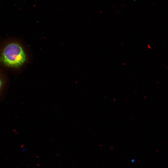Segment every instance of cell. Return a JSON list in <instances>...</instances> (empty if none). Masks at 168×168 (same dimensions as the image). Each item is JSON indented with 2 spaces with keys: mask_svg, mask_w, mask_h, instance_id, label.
<instances>
[{
  "mask_svg": "<svg viewBox=\"0 0 168 168\" xmlns=\"http://www.w3.org/2000/svg\"><path fill=\"white\" fill-rule=\"evenodd\" d=\"M27 56L19 44L11 43L6 46L0 56V60L5 65L12 68H18L27 61Z\"/></svg>",
  "mask_w": 168,
  "mask_h": 168,
  "instance_id": "obj_1",
  "label": "cell"
},
{
  "mask_svg": "<svg viewBox=\"0 0 168 168\" xmlns=\"http://www.w3.org/2000/svg\"><path fill=\"white\" fill-rule=\"evenodd\" d=\"M8 88H7L5 82L0 77V102L5 96Z\"/></svg>",
  "mask_w": 168,
  "mask_h": 168,
  "instance_id": "obj_2",
  "label": "cell"
}]
</instances>
